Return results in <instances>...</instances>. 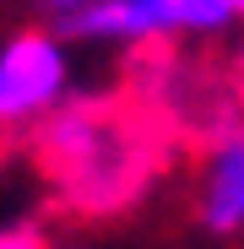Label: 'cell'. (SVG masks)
<instances>
[{
  "label": "cell",
  "mask_w": 244,
  "mask_h": 249,
  "mask_svg": "<svg viewBox=\"0 0 244 249\" xmlns=\"http://www.w3.org/2000/svg\"><path fill=\"white\" fill-rule=\"evenodd\" d=\"M44 6H49V11L60 17V22H65V17H76L81 6H93V0H44Z\"/></svg>",
  "instance_id": "cell-6"
},
{
  "label": "cell",
  "mask_w": 244,
  "mask_h": 249,
  "mask_svg": "<svg viewBox=\"0 0 244 249\" xmlns=\"http://www.w3.org/2000/svg\"><path fill=\"white\" fill-rule=\"evenodd\" d=\"M239 22H244V0H239Z\"/></svg>",
  "instance_id": "cell-7"
},
{
  "label": "cell",
  "mask_w": 244,
  "mask_h": 249,
  "mask_svg": "<svg viewBox=\"0 0 244 249\" xmlns=\"http://www.w3.org/2000/svg\"><path fill=\"white\" fill-rule=\"evenodd\" d=\"M76 87V65L60 33L22 27L0 44V130L55 119Z\"/></svg>",
  "instance_id": "cell-2"
},
{
  "label": "cell",
  "mask_w": 244,
  "mask_h": 249,
  "mask_svg": "<svg viewBox=\"0 0 244 249\" xmlns=\"http://www.w3.org/2000/svg\"><path fill=\"white\" fill-rule=\"evenodd\" d=\"M0 249H44V238L33 228H0Z\"/></svg>",
  "instance_id": "cell-5"
},
{
  "label": "cell",
  "mask_w": 244,
  "mask_h": 249,
  "mask_svg": "<svg viewBox=\"0 0 244 249\" xmlns=\"http://www.w3.org/2000/svg\"><path fill=\"white\" fill-rule=\"evenodd\" d=\"M49 152L65 162V179L76 190H87L93 200H114L125 190V179H119L125 146H119V136L98 114H87V108H71V114L60 108L49 119Z\"/></svg>",
  "instance_id": "cell-3"
},
{
  "label": "cell",
  "mask_w": 244,
  "mask_h": 249,
  "mask_svg": "<svg viewBox=\"0 0 244 249\" xmlns=\"http://www.w3.org/2000/svg\"><path fill=\"white\" fill-rule=\"evenodd\" d=\"M239 27V0H93L65 17L71 38L87 44H169V38H217Z\"/></svg>",
  "instance_id": "cell-1"
},
{
  "label": "cell",
  "mask_w": 244,
  "mask_h": 249,
  "mask_svg": "<svg viewBox=\"0 0 244 249\" xmlns=\"http://www.w3.org/2000/svg\"><path fill=\"white\" fill-rule=\"evenodd\" d=\"M195 222L212 238L244 233V130H228L212 141L195 179Z\"/></svg>",
  "instance_id": "cell-4"
}]
</instances>
